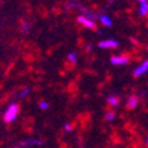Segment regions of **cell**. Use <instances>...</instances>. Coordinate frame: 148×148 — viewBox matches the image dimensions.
I'll list each match as a JSON object with an SVG mask.
<instances>
[{
	"label": "cell",
	"instance_id": "obj_20",
	"mask_svg": "<svg viewBox=\"0 0 148 148\" xmlns=\"http://www.w3.org/2000/svg\"><path fill=\"white\" fill-rule=\"evenodd\" d=\"M108 1H110V3H112V1H114V0H108Z\"/></svg>",
	"mask_w": 148,
	"mask_h": 148
},
{
	"label": "cell",
	"instance_id": "obj_11",
	"mask_svg": "<svg viewBox=\"0 0 148 148\" xmlns=\"http://www.w3.org/2000/svg\"><path fill=\"white\" fill-rule=\"evenodd\" d=\"M29 92H31V88H29V87H24V88L19 92V97H20V99H24Z\"/></svg>",
	"mask_w": 148,
	"mask_h": 148
},
{
	"label": "cell",
	"instance_id": "obj_13",
	"mask_svg": "<svg viewBox=\"0 0 148 148\" xmlns=\"http://www.w3.org/2000/svg\"><path fill=\"white\" fill-rule=\"evenodd\" d=\"M67 58H68V60H69L71 63H76V62H77V56H76L75 52H69Z\"/></svg>",
	"mask_w": 148,
	"mask_h": 148
},
{
	"label": "cell",
	"instance_id": "obj_3",
	"mask_svg": "<svg viewBox=\"0 0 148 148\" xmlns=\"http://www.w3.org/2000/svg\"><path fill=\"white\" fill-rule=\"evenodd\" d=\"M117 47H119V41H116L115 39H107V40H101L99 43V48L111 49V48H117Z\"/></svg>",
	"mask_w": 148,
	"mask_h": 148
},
{
	"label": "cell",
	"instance_id": "obj_14",
	"mask_svg": "<svg viewBox=\"0 0 148 148\" xmlns=\"http://www.w3.org/2000/svg\"><path fill=\"white\" fill-rule=\"evenodd\" d=\"M28 29H29V24H28L27 21H23V23H21V31L24 32V34H27Z\"/></svg>",
	"mask_w": 148,
	"mask_h": 148
},
{
	"label": "cell",
	"instance_id": "obj_9",
	"mask_svg": "<svg viewBox=\"0 0 148 148\" xmlns=\"http://www.w3.org/2000/svg\"><path fill=\"white\" fill-rule=\"evenodd\" d=\"M139 15H140V16H145V15H148V1L140 3V7H139Z\"/></svg>",
	"mask_w": 148,
	"mask_h": 148
},
{
	"label": "cell",
	"instance_id": "obj_12",
	"mask_svg": "<svg viewBox=\"0 0 148 148\" xmlns=\"http://www.w3.org/2000/svg\"><path fill=\"white\" fill-rule=\"evenodd\" d=\"M115 116H116V114H115L114 111H108V112H106L104 119H106V121H112L115 119Z\"/></svg>",
	"mask_w": 148,
	"mask_h": 148
},
{
	"label": "cell",
	"instance_id": "obj_6",
	"mask_svg": "<svg viewBox=\"0 0 148 148\" xmlns=\"http://www.w3.org/2000/svg\"><path fill=\"white\" fill-rule=\"evenodd\" d=\"M111 63L114 66H124V64L130 63V59L127 56H112L111 58Z\"/></svg>",
	"mask_w": 148,
	"mask_h": 148
},
{
	"label": "cell",
	"instance_id": "obj_16",
	"mask_svg": "<svg viewBox=\"0 0 148 148\" xmlns=\"http://www.w3.org/2000/svg\"><path fill=\"white\" fill-rule=\"evenodd\" d=\"M39 107H40L41 110H48L49 104L47 103V101H40V103H39Z\"/></svg>",
	"mask_w": 148,
	"mask_h": 148
},
{
	"label": "cell",
	"instance_id": "obj_1",
	"mask_svg": "<svg viewBox=\"0 0 148 148\" xmlns=\"http://www.w3.org/2000/svg\"><path fill=\"white\" fill-rule=\"evenodd\" d=\"M17 115H19V106L16 103H12L8 106V108L4 112V121L5 123H12L16 120Z\"/></svg>",
	"mask_w": 148,
	"mask_h": 148
},
{
	"label": "cell",
	"instance_id": "obj_18",
	"mask_svg": "<svg viewBox=\"0 0 148 148\" xmlns=\"http://www.w3.org/2000/svg\"><path fill=\"white\" fill-rule=\"evenodd\" d=\"M136 1H139V3H144V1H147V0H136Z\"/></svg>",
	"mask_w": 148,
	"mask_h": 148
},
{
	"label": "cell",
	"instance_id": "obj_19",
	"mask_svg": "<svg viewBox=\"0 0 148 148\" xmlns=\"http://www.w3.org/2000/svg\"><path fill=\"white\" fill-rule=\"evenodd\" d=\"M145 143H147V145H148V138H147V140H145Z\"/></svg>",
	"mask_w": 148,
	"mask_h": 148
},
{
	"label": "cell",
	"instance_id": "obj_4",
	"mask_svg": "<svg viewBox=\"0 0 148 148\" xmlns=\"http://www.w3.org/2000/svg\"><path fill=\"white\" fill-rule=\"evenodd\" d=\"M77 21H79L83 27L88 28V29H95V28H96L95 21L91 20V19H88V17H86V16H83V15H80V16L77 17Z\"/></svg>",
	"mask_w": 148,
	"mask_h": 148
},
{
	"label": "cell",
	"instance_id": "obj_15",
	"mask_svg": "<svg viewBox=\"0 0 148 148\" xmlns=\"http://www.w3.org/2000/svg\"><path fill=\"white\" fill-rule=\"evenodd\" d=\"M73 130V127H72V124L71 123H66L64 124V131L66 132H71Z\"/></svg>",
	"mask_w": 148,
	"mask_h": 148
},
{
	"label": "cell",
	"instance_id": "obj_8",
	"mask_svg": "<svg viewBox=\"0 0 148 148\" xmlns=\"http://www.w3.org/2000/svg\"><path fill=\"white\" fill-rule=\"evenodd\" d=\"M99 20L101 21V24L106 25V27H111V25H112V20H111V17L107 16V15H99Z\"/></svg>",
	"mask_w": 148,
	"mask_h": 148
},
{
	"label": "cell",
	"instance_id": "obj_17",
	"mask_svg": "<svg viewBox=\"0 0 148 148\" xmlns=\"http://www.w3.org/2000/svg\"><path fill=\"white\" fill-rule=\"evenodd\" d=\"M86 48H87V51H91V49H92V45H91V44H88V45H87V47H86Z\"/></svg>",
	"mask_w": 148,
	"mask_h": 148
},
{
	"label": "cell",
	"instance_id": "obj_5",
	"mask_svg": "<svg viewBox=\"0 0 148 148\" xmlns=\"http://www.w3.org/2000/svg\"><path fill=\"white\" fill-rule=\"evenodd\" d=\"M147 71H148V60H144L140 66H138L136 68L134 69V76H135V77L141 76V75H144Z\"/></svg>",
	"mask_w": 148,
	"mask_h": 148
},
{
	"label": "cell",
	"instance_id": "obj_7",
	"mask_svg": "<svg viewBox=\"0 0 148 148\" xmlns=\"http://www.w3.org/2000/svg\"><path fill=\"white\" fill-rule=\"evenodd\" d=\"M139 104V97L136 95H131V96L127 99V108L128 110H134V108L138 107Z\"/></svg>",
	"mask_w": 148,
	"mask_h": 148
},
{
	"label": "cell",
	"instance_id": "obj_10",
	"mask_svg": "<svg viewBox=\"0 0 148 148\" xmlns=\"http://www.w3.org/2000/svg\"><path fill=\"white\" fill-rule=\"evenodd\" d=\"M107 103L110 104L111 107H117V106H119V99H117L116 96H108Z\"/></svg>",
	"mask_w": 148,
	"mask_h": 148
},
{
	"label": "cell",
	"instance_id": "obj_2",
	"mask_svg": "<svg viewBox=\"0 0 148 148\" xmlns=\"http://www.w3.org/2000/svg\"><path fill=\"white\" fill-rule=\"evenodd\" d=\"M44 144L43 140H39V139H25V140H21L20 143H17V147L19 148H29V147H35V145H41Z\"/></svg>",
	"mask_w": 148,
	"mask_h": 148
}]
</instances>
